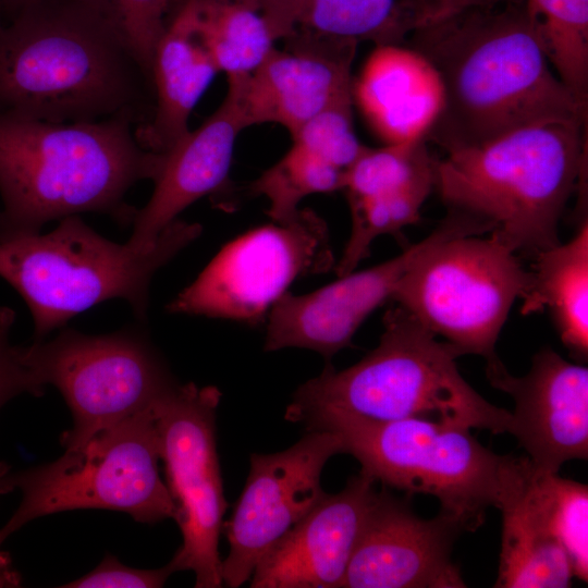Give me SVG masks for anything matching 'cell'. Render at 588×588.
Masks as SVG:
<instances>
[{
	"label": "cell",
	"instance_id": "12",
	"mask_svg": "<svg viewBox=\"0 0 588 588\" xmlns=\"http://www.w3.org/2000/svg\"><path fill=\"white\" fill-rule=\"evenodd\" d=\"M326 221L301 209L286 222L256 228L224 245L166 309L255 324L297 279L334 268Z\"/></svg>",
	"mask_w": 588,
	"mask_h": 588
},
{
	"label": "cell",
	"instance_id": "10",
	"mask_svg": "<svg viewBox=\"0 0 588 588\" xmlns=\"http://www.w3.org/2000/svg\"><path fill=\"white\" fill-rule=\"evenodd\" d=\"M25 359L37 385L56 387L72 413L73 425L61 436L65 450L148 407L175 383L135 329L88 335L65 328L25 346Z\"/></svg>",
	"mask_w": 588,
	"mask_h": 588
},
{
	"label": "cell",
	"instance_id": "31",
	"mask_svg": "<svg viewBox=\"0 0 588 588\" xmlns=\"http://www.w3.org/2000/svg\"><path fill=\"white\" fill-rule=\"evenodd\" d=\"M90 1L115 28L151 77L154 52L171 16L170 0Z\"/></svg>",
	"mask_w": 588,
	"mask_h": 588
},
{
	"label": "cell",
	"instance_id": "8",
	"mask_svg": "<svg viewBox=\"0 0 588 588\" xmlns=\"http://www.w3.org/2000/svg\"><path fill=\"white\" fill-rule=\"evenodd\" d=\"M151 404L54 462L11 471L9 491L19 489L22 500L1 530L9 537L35 518L78 509L120 511L146 524L174 519Z\"/></svg>",
	"mask_w": 588,
	"mask_h": 588
},
{
	"label": "cell",
	"instance_id": "15",
	"mask_svg": "<svg viewBox=\"0 0 588 588\" xmlns=\"http://www.w3.org/2000/svg\"><path fill=\"white\" fill-rule=\"evenodd\" d=\"M249 75L228 78L244 127L277 123L293 136L328 106L352 96L357 41L311 35L284 39Z\"/></svg>",
	"mask_w": 588,
	"mask_h": 588
},
{
	"label": "cell",
	"instance_id": "24",
	"mask_svg": "<svg viewBox=\"0 0 588 588\" xmlns=\"http://www.w3.org/2000/svg\"><path fill=\"white\" fill-rule=\"evenodd\" d=\"M534 259L531 285L522 314L547 308L565 347L579 360L588 355V223L565 244Z\"/></svg>",
	"mask_w": 588,
	"mask_h": 588
},
{
	"label": "cell",
	"instance_id": "32",
	"mask_svg": "<svg viewBox=\"0 0 588 588\" xmlns=\"http://www.w3.org/2000/svg\"><path fill=\"white\" fill-rule=\"evenodd\" d=\"M352 98L341 99L310 118L292 136L293 143L346 170L366 148L354 131Z\"/></svg>",
	"mask_w": 588,
	"mask_h": 588
},
{
	"label": "cell",
	"instance_id": "17",
	"mask_svg": "<svg viewBox=\"0 0 588 588\" xmlns=\"http://www.w3.org/2000/svg\"><path fill=\"white\" fill-rule=\"evenodd\" d=\"M486 373L495 389L514 401L512 427L534 466L559 473L572 460L588 457V368L551 348L539 351L529 371L515 377L497 358Z\"/></svg>",
	"mask_w": 588,
	"mask_h": 588
},
{
	"label": "cell",
	"instance_id": "25",
	"mask_svg": "<svg viewBox=\"0 0 588 588\" xmlns=\"http://www.w3.org/2000/svg\"><path fill=\"white\" fill-rule=\"evenodd\" d=\"M197 27L219 72L228 78L253 73L274 49L264 14L247 0H192Z\"/></svg>",
	"mask_w": 588,
	"mask_h": 588
},
{
	"label": "cell",
	"instance_id": "14",
	"mask_svg": "<svg viewBox=\"0 0 588 588\" xmlns=\"http://www.w3.org/2000/svg\"><path fill=\"white\" fill-rule=\"evenodd\" d=\"M476 225L464 213L449 210L437 229L402 254L371 268L352 271L314 292H286L267 318L265 351L287 347L315 351L330 359L352 339L362 323L393 293L409 268L442 240L474 234Z\"/></svg>",
	"mask_w": 588,
	"mask_h": 588
},
{
	"label": "cell",
	"instance_id": "27",
	"mask_svg": "<svg viewBox=\"0 0 588 588\" xmlns=\"http://www.w3.org/2000/svg\"><path fill=\"white\" fill-rule=\"evenodd\" d=\"M546 56L562 83L584 103L588 95V0H526Z\"/></svg>",
	"mask_w": 588,
	"mask_h": 588
},
{
	"label": "cell",
	"instance_id": "18",
	"mask_svg": "<svg viewBox=\"0 0 588 588\" xmlns=\"http://www.w3.org/2000/svg\"><path fill=\"white\" fill-rule=\"evenodd\" d=\"M359 471L336 494H324L256 565L252 588H339L376 497Z\"/></svg>",
	"mask_w": 588,
	"mask_h": 588
},
{
	"label": "cell",
	"instance_id": "2",
	"mask_svg": "<svg viewBox=\"0 0 588 588\" xmlns=\"http://www.w3.org/2000/svg\"><path fill=\"white\" fill-rule=\"evenodd\" d=\"M154 107L151 77L90 0H33L0 25V115L139 126Z\"/></svg>",
	"mask_w": 588,
	"mask_h": 588
},
{
	"label": "cell",
	"instance_id": "4",
	"mask_svg": "<svg viewBox=\"0 0 588 588\" xmlns=\"http://www.w3.org/2000/svg\"><path fill=\"white\" fill-rule=\"evenodd\" d=\"M586 122H546L434 160L433 187L449 208L493 225L490 232L518 256L560 244L558 226L581 179Z\"/></svg>",
	"mask_w": 588,
	"mask_h": 588
},
{
	"label": "cell",
	"instance_id": "40",
	"mask_svg": "<svg viewBox=\"0 0 588 588\" xmlns=\"http://www.w3.org/2000/svg\"><path fill=\"white\" fill-rule=\"evenodd\" d=\"M2 7H1V3H0V25L3 23L2 20H1V12H2Z\"/></svg>",
	"mask_w": 588,
	"mask_h": 588
},
{
	"label": "cell",
	"instance_id": "6",
	"mask_svg": "<svg viewBox=\"0 0 588 588\" xmlns=\"http://www.w3.org/2000/svg\"><path fill=\"white\" fill-rule=\"evenodd\" d=\"M201 231L199 223L177 218L152 246L137 248L109 241L70 216L46 234L0 237V277L28 306L35 340L112 298L127 301L143 321L152 277Z\"/></svg>",
	"mask_w": 588,
	"mask_h": 588
},
{
	"label": "cell",
	"instance_id": "19",
	"mask_svg": "<svg viewBox=\"0 0 588 588\" xmlns=\"http://www.w3.org/2000/svg\"><path fill=\"white\" fill-rule=\"evenodd\" d=\"M245 128L231 95L196 130L188 131L168 151L147 204L137 209L127 243L152 246L177 216L201 197L224 187L235 140Z\"/></svg>",
	"mask_w": 588,
	"mask_h": 588
},
{
	"label": "cell",
	"instance_id": "26",
	"mask_svg": "<svg viewBox=\"0 0 588 588\" xmlns=\"http://www.w3.org/2000/svg\"><path fill=\"white\" fill-rule=\"evenodd\" d=\"M526 486L544 526L565 551L574 577L588 580V488L542 471L529 460Z\"/></svg>",
	"mask_w": 588,
	"mask_h": 588
},
{
	"label": "cell",
	"instance_id": "30",
	"mask_svg": "<svg viewBox=\"0 0 588 588\" xmlns=\"http://www.w3.org/2000/svg\"><path fill=\"white\" fill-rule=\"evenodd\" d=\"M429 188H407L370 197L347 196L352 231L342 256L334 266L338 277L355 270L368 256L371 243L380 235L399 232L419 219Z\"/></svg>",
	"mask_w": 588,
	"mask_h": 588
},
{
	"label": "cell",
	"instance_id": "36",
	"mask_svg": "<svg viewBox=\"0 0 588 588\" xmlns=\"http://www.w3.org/2000/svg\"><path fill=\"white\" fill-rule=\"evenodd\" d=\"M30 1L33 0H0V3L2 10H4L11 17Z\"/></svg>",
	"mask_w": 588,
	"mask_h": 588
},
{
	"label": "cell",
	"instance_id": "7",
	"mask_svg": "<svg viewBox=\"0 0 588 588\" xmlns=\"http://www.w3.org/2000/svg\"><path fill=\"white\" fill-rule=\"evenodd\" d=\"M291 421L335 432L360 473L438 499L462 530L475 531L498 504L509 455L483 446L468 428L425 418L373 420L334 407L308 409Z\"/></svg>",
	"mask_w": 588,
	"mask_h": 588
},
{
	"label": "cell",
	"instance_id": "13",
	"mask_svg": "<svg viewBox=\"0 0 588 588\" xmlns=\"http://www.w3.org/2000/svg\"><path fill=\"white\" fill-rule=\"evenodd\" d=\"M343 453L342 440L329 430H307L291 448L253 453L249 474L222 530L230 551L221 561L223 585L236 588L250 579L262 556L324 497L321 473Z\"/></svg>",
	"mask_w": 588,
	"mask_h": 588
},
{
	"label": "cell",
	"instance_id": "3",
	"mask_svg": "<svg viewBox=\"0 0 588 588\" xmlns=\"http://www.w3.org/2000/svg\"><path fill=\"white\" fill-rule=\"evenodd\" d=\"M128 118L53 123L0 115V237L39 232L82 212L133 222L124 203L138 181L158 176L164 155L143 148Z\"/></svg>",
	"mask_w": 588,
	"mask_h": 588
},
{
	"label": "cell",
	"instance_id": "28",
	"mask_svg": "<svg viewBox=\"0 0 588 588\" xmlns=\"http://www.w3.org/2000/svg\"><path fill=\"white\" fill-rule=\"evenodd\" d=\"M434 159L426 139L368 148L344 170L351 197H370L407 188H433Z\"/></svg>",
	"mask_w": 588,
	"mask_h": 588
},
{
	"label": "cell",
	"instance_id": "35",
	"mask_svg": "<svg viewBox=\"0 0 588 588\" xmlns=\"http://www.w3.org/2000/svg\"><path fill=\"white\" fill-rule=\"evenodd\" d=\"M8 536L0 529V548ZM21 575L13 568L12 560L8 552L0 550V588L21 586Z\"/></svg>",
	"mask_w": 588,
	"mask_h": 588
},
{
	"label": "cell",
	"instance_id": "23",
	"mask_svg": "<svg viewBox=\"0 0 588 588\" xmlns=\"http://www.w3.org/2000/svg\"><path fill=\"white\" fill-rule=\"evenodd\" d=\"M529 458L509 455L497 509L502 513L498 588H565L571 562L544 526L526 486Z\"/></svg>",
	"mask_w": 588,
	"mask_h": 588
},
{
	"label": "cell",
	"instance_id": "38",
	"mask_svg": "<svg viewBox=\"0 0 588 588\" xmlns=\"http://www.w3.org/2000/svg\"><path fill=\"white\" fill-rule=\"evenodd\" d=\"M456 1L461 2L463 5L467 8H473V7L494 5V4H500V3L510 2V1H517V0H456Z\"/></svg>",
	"mask_w": 588,
	"mask_h": 588
},
{
	"label": "cell",
	"instance_id": "9",
	"mask_svg": "<svg viewBox=\"0 0 588 588\" xmlns=\"http://www.w3.org/2000/svg\"><path fill=\"white\" fill-rule=\"evenodd\" d=\"M519 256L490 233L461 234L427 250L399 282L392 299L462 355L499 358L495 343L516 298L531 285Z\"/></svg>",
	"mask_w": 588,
	"mask_h": 588
},
{
	"label": "cell",
	"instance_id": "39",
	"mask_svg": "<svg viewBox=\"0 0 588 588\" xmlns=\"http://www.w3.org/2000/svg\"><path fill=\"white\" fill-rule=\"evenodd\" d=\"M184 0H170L171 2V15L179 8Z\"/></svg>",
	"mask_w": 588,
	"mask_h": 588
},
{
	"label": "cell",
	"instance_id": "5",
	"mask_svg": "<svg viewBox=\"0 0 588 588\" xmlns=\"http://www.w3.org/2000/svg\"><path fill=\"white\" fill-rule=\"evenodd\" d=\"M376 348L355 365L323 371L295 391L285 419L334 407L367 419L425 418L493 434L510 432L512 413L483 399L460 373L455 347L403 308L387 311Z\"/></svg>",
	"mask_w": 588,
	"mask_h": 588
},
{
	"label": "cell",
	"instance_id": "29",
	"mask_svg": "<svg viewBox=\"0 0 588 588\" xmlns=\"http://www.w3.org/2000/svg\"><path fill=\"white\" fill-rule=\"evenodd\" d=\"M343 188L344 170L293 143L278 162L249 184L248 192L267 198L268 216L273 222H286L298 213L307 196Z\"/></svg>",
	"mask_w": 588,
	"mask_h": 588
},
{
	"label": "cell",
	"instance_id": "1",
	"mask_svg": "<svg viewBox=\"0 0 588 588\" xmlns=\"http://www.w3.org/2000/svg\"><path fill=\"white\" fill-rule=\"evenodd\" d=\"M408 46L441 76L444 106L425 139L444 151L535 124L586 122L587 103L552 69L526 0L462 10L415 32Z\"/></svg>",
	"mask_w": 588,
	"mask_h": 588
},
{
	"label": "cell",
	"instance_id": "37",
	"mask_svg": "<svg viewBox=\"0 0 588 588\" xmlns=\"http://www.w3.org/2000/svg\"><path fill=\"white\" fill-rule=\"evenodd\" d=\"M11 473L10 466L0 462V495L9 493L8 477Z\"/></svg>",
	"mask_w": 588,
	"mask_h": 588
},
{
	"label": "cell",
	"instance_id": "33",
	"mask_svg": "<svg viewBox=\"0 0 588 588\" xmlns=\"http://www.w3.org/2000/svg\"><path fill=\"white\" fill-rule=\"evenodd\" d=\"M15 320L13 309L0 307V408L13 397L28 393L42 394L25 359V346L12 345L11 328Z\"/></svg>",
	"mask_w": 588,
	"mask_h": 588
},
{
	"label": "cell",
	"instance_id": "11",
	"mask_svg": "<svg viewBox=\"0 0 588 588\" xmlns=\"http://www.w3.org/2000/svg\"><path fill=\"white\" fill-rule=\"evenodd\" d=\"M221 392L215 385L174 383L151 404L166 486L175 506L183 542L170 561L193 571L196 588H218L219 537L228 502L216 443Z\"/></svg>",
	"mask_w": 588,
	"mask_h": 588
},
{
	"label": "cell",
	"instance_id": "21",
	"mask_svg": "<svg viewBox=\"0 0 588 588\" xmlns=\"http://www.w3.org/2000/svg\"><path fill=\"white\" fill-rule=\"evenodd\" d=\"M267 20L275 40L311 35L401 45L454 11L450 0H247Z\"/></svg>",
	"mask_w": 588,
	"mask_h": 588
},
{
	"label": "cell",
	"instance_id": "34",
	"mask_svg": "<svg viewBox=\"0 0 588 588\" xmlns=\"http://www.w3.org/2000/svg\"><path fill=\"white\" fill-rule=\"evenodd\" d=\"M171 562L156 569H138L123 565L115 556L106 555L101 563L82 577L61 585L65 588H159L175 573Z\"/></svg>",
	"mask_w": 588,
	"mask_h": 588
},
{
	"label": "cell",
	"instance_id": "16",
	"mask_svg": "<svg viewBox=\"0 0 588 588\" xmlns=\"http://www.w3.org/2000/svg\"><path fill=\"white\" fill-rule=\"evenodd\" d=\"M461 531L443 512L425 519L407 502L387 490L377 491L342 587H466L452 560Z\"/></svg>",
	"mask_w": 588,
	"mask_h": 588
},
{
	"label": "cell",
	"instance_id": "20",
	"mask_svg": "<svg viewBox=\"0 0 588 588\" xmlns=\"http://www.w3.org/2000/svg\"><path fill=\"white\" fill-rule=\"evenodd\" d=\"M352 96L387 144L425 139L444 106L434 65L402 45L376 46L352 84Z\"/></svg>",
	"mask_w": 588,
	"mask_h": 588
},
{
	"label": "cell",
	"instance_id": "22",
	"mask_svg": "<svg viewBox=\"0 0 588 588\" xmlns=\"http://www.w3.org/2000/svg\"><path fill=\"white\" fill-rule=\"evenodd\" d=\"M218 72L198 30L194 4L184 0L154 52L155 107L150 120L135 127L139 145L163 154L186 135L189 115Z\"/></svg>",
	"mask_w": 588,
	"mask_h": 588
}]
</instances>
